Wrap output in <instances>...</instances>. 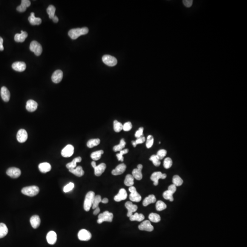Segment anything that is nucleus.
<instances>
[{"label": "nucleus", "instance_id": "f257e3e1", "mask_svg": "<svg viewBox=\"0 0 247 247\" xmlns=\"http://www.w3.org/2000/svg\"><path fill=\"white\" fill-rule=\"evenodd\" d=\"M89 30L87 27L71 29L69 31L68 35L72 39H76L79 37L88 33Z\"/></svg>", "mask_w": 247, "mask_h": 247}, {"label": "nucleus", "instance_id": "f03ea898", "mask_svg": "<svg viewBox=\"0 0 247 247\" xmlns=\"http://www.w3.org/2000/svg\"><path fill=\"white\" fill-rule=\"evenodd\" d=\"M95 193L93 191L88 192L86 194L84 202V209L85 211H88L92 207L94 199L95 198Z\"/></svg>", "mask_w": 247, "mask_h": 247}, {"label": "nucleus", "instance_id": "7ed1b4c3", "mask_svg": "<svg viewBox=\"0 0 247 247\" xmlns=\"http://www.w3.org/2000/svg\"><path fill=\"white\" fill-rule=\"evenodd\" d=\"M22 193L28 197H33L38 194L39 188L37 186L33 185L26 187L22 188Z\"/></svg>", "mask_w": 247, "mask_h": 247}, {"label": "nucleus", "instance_id": "20e7f679", "mask_svg": "<svg viewBox=\"0 0 247 247\" xmlns=\"http://www.w3.org/2000/svg\"><path fill=\"white\" fill-rule=\"evenodd\" d=\"M113 217V215L112 213L108 211H104L98 216L97 223L99 224H101L104 222H112Z\"/></svg>", "mask_w": 247, "mask_h": 247}, {"label": "nucleus", "instance_id": "39448f33", "mask_svg": "<svg viewBox=\"0 0 247 247\" xmlns=\"http://www.w3.org/2000/svg\"><path fill=\"white\" fill-rule=\"evenodd\" d=\"M129 191L131 192L130 194V200L133 202H139L142 200V197L141 195L137 192L136 188L134 186L130 187L129 188Z\"/></svg>", "mask_w": 247, "mask_h": 247}, {"label": "nucleus", "instance_id": "423d86ee", "mask_svg": "<svg viewBox=\"0 0 247 247\" xmlns=\"http://www.w3.org/2000/svg\"><path fill=\"white\" fill-rule=\"evenodd\" d=\"M91 165L94 169V174L97 176H100L105 172L106 168V165L105 163H102L97 166L94 161L91 162Z\"/></svg>", "mask_w": 247, "mask_h": 247}, {"label": "nucleus", "instance_id": "0eeeda50", "mask_svg": "<svg viewBox=\"0 0 247 247\" xmlns=\"http://www.w3.org/2000/svg\"><path fill=\"white\" fill-rule=\"evenodd\" d=\"M30 50L34 52L36 56H39L42 53V47L41 45L36 41H33L30 45Z\"/></svg>", "mask_w": 247, "mask_h": 247}, {"label": "nucleus", "instance_id": "6e6552de", "mask_svg": "<svg viewBox=\"0 0 247 247\" xmlns=\"http://www.w3.org/2000/svg\"><path fill=\"white\" fill-rule=\"evenodd\" d=\"M103 62L105 64L110 67H113L117 64V60L114 57L110 55H105L102 58Z\"/></svg>", "mask_w": 247, "mask_h": 247}, {"label": "nucleus", "instance_id": "1a4fd4ad", "mask_svg": "<svg viewBox=\"0 0 247 247\" xmlns=\"http://www.w3.org/2000/svg\"><path fill=\"white\" fill-rule=\"evenodd\" d=\"M78 237L80 240L87 241L91 239L92 234L88 231L82 229L78 232Z\"/></svg>", "mask_w": 247, "mask_h": 247}, {"label": "nucleus", "instance_id": "9d476101", "mask_svg": "<svg viewBox=\"0 0 247 247\" xmlns=\"http://www.w3.org/2000/svg\"><path fill=\"white\" fill-rule=\"evenodd\" d=\"M166 177V174H162L161 172H156L151 174V180L152 181H154V185L157 186L158 185V180L159 179H165Z\"/></svg>", "mask_w": 247, "mask_h": 247}, {"label": "nucleus", "instance_id": "9b49d317", "mask_svg": "<svg viewBox=\"0 0 247 247\" xmlns=\"http://www.w3.org/2000/svg\"><path fill=\"white\" fill-rule=\"evenodd\" d=\"M6 173H7V175L10 176L11 178L16 179L20 176L21 171L19 168H15V167H12V168H8L7 170Z\"/></svg>", "mask_w": 247, "mask_h": 247}, {"label": "nucleus", "instance_id": "f8f14e48", "mask_svg": "<svg viewBox=\"0 0 247 247\" xmlns=\"http://www.w3.org/2000/svg\"><path fill=\"white\" fill-rule=\"evenodd\" d=\"M74 148L71 145H67L62 150L61 154L64 157H69L73 154Z\"/></svg>", "mask_w": 247, "mask_h": 247}, {"label": "nucleus", "instance_id": "ddd939ff", "mask_svg": "<svg viewBox=\"0 0 247 247\" xmlns=\"http://www.w3.org/2000/svg\"><path fill=\"white\" fill-rule=\"evenodd\" d=\"M138 228L140 230L148 231H151L154 230V227L148 220H146L141 223L138 226Z\"/></svg>", "mask_w": 247, "mask_h": 247}, {"label": "nucleus", "instance_id": "4468645a", "mask_svg": "<svg viewBox=\"0 0 247 247\" xmlns=\"http://www.w3.org/2000/svg\"><path fill=\"white\" fill-rule=\"evenodd\" d=\"M27 132L24 129H20L19 130L17 135V139L18 142L20 143H24L27 141Z\"/></svg>", "mask_w": 247, "mask_h": 247}, {"label": "nucleus", "instance_id": "2eb2a0df", "mask_svg": "<svg viewBox=\"0 0 247 247\" xmlns=\"http://www.w3.org/2000/svg\"><path fill=\"white\" fill-rule=\"evenodd\" d=\"M125 206L126 209L128 210L127 217H130L131 215H133L134 212H136L138 209L137 206L136 205L132 204L131 201H127L125 203Z\"/></svg>", "mask_w": 247, "mask_h": 247}, {"label": "nucleus", "instance_id": "dca6fc26", "mask_svg": "<svg viewBox=\"0 0 247 247\" xmlns=\"http://www.w3.org/2000/svg\"><path fill=\"white\" fill-rule=\"evenodd\" d=\"M63 76V73L62 70H57L53 73L51 77L52 82L55 83H58L62 81Z\"/></svg>", "mask_w": 247, "mask_h": 247}, {"label": "nucleus", "instance_id": "f3484780", "mask_svg": "<svg viewBox=\"0 0 247 247\" xmlns=\"http://www.w3.org/2000/svg\"><path fill=\"white\" fill-rule=\"evenodd\" d=\"M143 166L142 164H138L137 165V168H135L132 171V176L134 179L138 180H140L142 179V169Z\"/></svg>", "mask_w": 247, "mask_h": 247}, {"label": "nucleus", "instance_id": "a211bd4d", "mask_svg": "<svg viewBox=\"0 0 247 247\" xmlns=\"http://www.w3.org/2000/svg\"><path fill=\"white\" fill-rule=\"evenodd\" d=\"M12 68L16 71L22 72L25 70L26 68V65L24 62H15L12 65Z\"/></svg>", "mask_w": 247, "mask_h": 247}, {"label": "nucleus", "instance_id": "6ab92c4d", "mask_svg": "<svg viewBox=\"0 0 247 247\" xmlns=\"http://www.w3.org/2000/svg\"><path fill=\"white\" fill-rule=\"evenodd\" d=\"M126 166L124 163H121L118 165L117 167L115 168V169H113L112 171V174L113 175H121L122 174L125 172L126 170Z\"/></svg>", "mask_w": 247, "mask_h": 247}, {"label": "nucleus", "instance_id": "aec40b11", "mask_svg": "<svg viewBox=\"0 0 247 247\" xmlns=\"http://www.w3.org/2000/svg\"><path fill=\"white\" fill-rule=\"evenodd\" d=\"M127 197V193L126 190L124 188H121L118 194L115 195L114 200L116 202H120L122 200H125Z\"/></svg>", "mask_w": 247, "mask_h": 247}, {"label": "nucleus", "instance_id": "412c9836", "mask_svg": "<svg viewBox=\"0 0 247 247\" xmlns=\"http://www.w3.org/2000/svg\"><path fill=\"white\" fill-rule=\"evenodd\" d=\"M38 108V104L33 100H29L27 102L26 108L28 111L33 112L35 111Z\"/></svg>", "mask_w": 247, "mask_h": 247}, {"label": "nucleus", "instance_id": "4be33fe9", "mask_svg": "<svg viewBox=\"0 0 247 247\" xmlns=\"http://www.w3.org/2000/svg\"><path fill=\"white\" fill-rule=\"evenodd\" d=\"M47 242L51 245H54L57 240V234L56 232L53 231H49L46 236Z\"/></svg>", "mask_w": 247, "mask_h": 247}, {"label": "nucleus", "instance_id": "5701e85b", "mask_svg": "<svg viewBox=\"0 0 247 247\" xmlns=\"http://www.w3.org/2000/svg\"><path fill=\"white\" fill-rule=\"evenodd\" d=\"M1 96L3 100L6 102L9 101L10 98V93L6 87H2L1 90Z\"/></svg>", "mask_w": 247, "mask_h": 247}, {"label": "nucleus", "instance_id": "b1692460", "mask_svg": "<svg viewBox=\"0 0 247 247\" xmlns=\"http://www.w3.org/2000/svg\"><path fill=\"white\" fill-rule=\"evenodd\" d=\"M31 225L32 227L34 229L37 228L40 226V217L37 215H34L31 217L30 220Z\"/></svg>", "mask_w": 247, "mask_h": 247}, {"label": "nucleus", "instance_id": "393cba45", "mask_svg": "<svg viewBox=\"0 0 247 247\" xmlns=\"http://www.w3.org/2000/svg\"><path fill=\"white\" fill-rule=\"evenodd\" d=\"M31 5V2L29 0H22L21 4L17 7V10L21 13L25 12L27 8L30 7Z\"/></svg>", "mask_w": 247, "mask_h": 247}, {"label": "nucleus", "instance_id": "a878e982", "mask_svg": "<svg viewBox=\"0 0 247 247\" xmlns=\"http://www.w3.org/2000/svg\"><path fill=\"white\" fill-rule=\"evenodd\" d=\"M28 34L26 32L21 31V33H17L14 36V40L17 42H23L27 37Z\"/></svg>", "mask_w": 247, "mask_h": 247}, {"label": "nucleus", "instance_id": "bb28decb", "mask_svg": "<svg viewBox=\"0 0 247 247\" xmlns=\"http://www.w3.org/2000/svg\"><path fill=\"white\" fill-rule=\"evenodd\" d=\"M30 24L33 25H39L42 22V20L40 18H36L33 13H31L30 16L28 19Z\"/></svg>", "mask_w": 247, "mask_h": 247}, {"label": "nucleus", "instance_id": "cd10ccee", "mask_svg": "<svg viewBox=\"0 0 247 247\" xmlns=\"http://www.w3.org/2000/svg\"><path fill=\"white\" fill-rule=\"evenodd\" d=\"M39 169L42 173H46L50 172L51 169V166L48 162H43L39 165Z\"/></svg>", "mask_w": 247, "mask_h": 247}, {"label": "nucleus", "instance_id": "c85d7f7f", "mask_svg": "<svg viewBox=\"0 0 247 247\" xmlns=\"http://www.w3.org/2000/svg\"><path fill=\"white\" fill-rule=\"evenodd\" d=\"M69 172L74 174L77 177H80L83 176L84 174V171L81 166H78L73 169H69Z\"/></svg>", "mask_w": 247, "mask_h": 247}, {"label": "nucleus", "instance_id": "c756f323", "mask_svg": "<svg viewBox=\"0 0 247 247\" xmlns=\"http://www.w3.org/2000/svg\"><path fill=\"white\" fill-rule=\"evenodd\" d=\"M156 201V198L155 195L154 194H151L144 200L143 201V205L144 206H147L151 204L155 203Z\"/></svg>", "mask_w": 247, "mask_h": 247}, {"label": "nucleus", "instance_id": "7c9ffc66", "mask_svg": "<svg viewBox=\"0 0 247 247\" xmlns=\"http://www.w3.org/2000/svg\"><path fill=\"white\" fill-rule=\"evenodd\" d=\"M81 157H78L74 158L71 162L68 163L66 165V167H67V168L69 169H73V168H76V163H77V162H81Z\"/></svg>", "mask_w": 247, "mask_h": 247}, {"label": "nucleus", "instance_id": "2f4dec72", "mask_svg": "<svg viewBox=\"0 0 247 247\" xmlns=\"http://www.w3.org/2000/svg\"><path fill=\"white\" fill-rule=\"evenodd\" d=\"M130 220L131 221H138L142 222L145 219V217L142 214L135 213L130 217Z\"/></svg>", "mask_w": 247, "mask_h": 247}, {"label": "nucleus", "instance_id": "473e14b6", "mask_svg": "<svg viewBox=\"0 0 247 247\" xmlns=\"http://www.w3.org/2000/svg\"><path fill=\"white\" fill-rule=\"evenodd\" d=\"M8 229L6 225L3 223H0V238H2L8 234Z\"/></svg>", "mask_w": 247, "mask_h": 247}, {"label": "nucleus", "instance_id": "72a5a7b5", "mask_svg": "<svg viewBox=\"0 0 247 247\" xmlns=\"http://www.w3.org/2000/svg\"><path fill=\"white\" fill-rule=\"evenodd\" d=\"M134 178L131 174H127L125 177L124 184L127 186H132L134 184Z\"/></svg>", "mask_w": 247, "mask_h": 247}, {"label": "nucleus", "instance_id": "f704fd0d", "mask_svg": "<svg viewBox=\"0 0 247 247\" xmlns=\"http://www.w3.org/2000/svg\"><path fill=\"white\" fill-rule=\"evenodd\" d=\"M100 143V140L99 139H90V140L88 142H87V147L90 148H93L95 146H97Z\"/></svg>", "mask_w": 247, "mask_h": 247}, {"label": "nucleus", "instance_id": "c9c22d12", "mask_svg": "<svg viewBox=\"0 0 247 247\" xmlns=\"http://www.w3.org/2000/svg\"><path fill=\"white\" fill-rule=\"evenodd\" d=\"M104 151L99 150L93 152L91 155V157L94 161L99 160L101 157L102 155L104 154Z\"/></svg>", "mask_w": 247, "mask_h": 247}, {"label": "nucleus", "instance_id": "e433bc0d", "mask_svg": "<svg viewBox=\"0 0 247 247\" xmlns=\"http://www.w3.org/2000/svg\"><path fill=\"white\" fill-rule=\"evenodd\" d=\"M126 142L124 139H122L120 141L119 144L116 145L113 148V151L117 152V151H120L123 150L125 147Z\"/></svg>", "mask_w": 247, "mask_h": 247}, {"label": "nucleus", "instance_id": "4c0bfd02", "mask_svg": "<svg viewBox=\"0 0 247 247\" xmlns=\"http://www.w3.org/2000/svg\"><path fill=\"white\" fill-rule=\"evenodd\" d=\"M149 219L153 223H157L161 221L160 216L156 213H151L149 215Z\"/></svg>", "mask_w": 247, "mask_h": 247}, {"label": "nucleus", "instance_id": "58836bf2", "mask_svg": "<svg viewBox=\"0 0 247 247\" xmlns=\"http://www.w3.org/2000/svg\"><path fill=\"white\" fill-rule=\"evenodd\" d=\"M56 7L53 5H50L47 9V13L50 19H53L55 16Z\"/></svg>", "mask_w": 247, "mask_h": 247}, {"label": "nucleus", "instance_id": "ea45409f", "mask_svg": "<svg viewBox=\"0 0 247 247\" xmlns=\"http://www.w3.org/2000/svg\"><path fill=\"white\" fill-rule=\"evenodd\" d=\"M123 125L122 123L118 122L117 120L113 121V129L116 132H119L123 130Z\"/></svg>", "mask_w": 247, "mask_h": 247}, {"label": "nucleus", "instance_id": "a19ab883", "mask_svg": "<svg viewBox=\"0 0 247 247\" xmlns=\"http://www.w3.org/2000/svg\"><path fill=\"white\" fill-rule=\"evenodd\" d=\"M156 210L158 211H162L167 208V205L163 201L161 200H158L157 202L156 205Z\"/></svg>", "mask_w": 247, "mask_h": 247}, {"label": "nucleus", "instance_id": "79ce46f5", "mask_svg": "<svg viewBox=\"0 0 247 247\" xmlns=\"http://www.w3.org/2000/svg\"><path fill=\"white\" fill-rule=\"evenodd\" d=\"M173 184L176 186H180L183 183V180L180 176L178 175H174L173 179Z\"/></svg>", "mask_w": 247, "mask_h": 247}, {"label": "nucleus", "instance_id": "37998d69", "mask_svg": "<svg viewBox=\"0 0 247 247\" xmlns=\"http://www.w3.org/2000/svg\"><path fill=\"white\" fill-rule=\"evenodd\" d=\"M149 159L156 167H158L160 165V161L157 155H153L151 156Z\"/></svg>", "mask_w": 247, "mask_h": 247}, {"label": "nucleus", "instance_id": "c03bdc74", "mask_svg": "<svg viewBox=\"0 0 247 247\" xmlns=\"http://www.w3.org/2000/svg\"><path fill=\"white\" fill-rule=\"evenodd\" d=\"M101 202L102 198L100 195H97L95 196L93 202V205H92V208L94 210L97 207H99V203Z\"/></svg>", "mask_w": 247, "mask_h": 247}, {"label": "nucleus", "instance_id": "a18cd8bd", "mask_svg": "<svg viewBox=\"0 0 247 247\" xmlns=\"http://www.w3.org/2000/svg\"><path fill=\"white\" fill-rule=\"evenodd\" d=\"M173 193L171 192L170 191H165L163 193V197L165 200H168L170 201H173L174 200V197H173Z\"/></svg>", "mask_w": 247, "mask_h": 247}, {"label": "nucleus", "instance_id": "49530a36", "mask_svg": "<svg viewBox=\"0 0 247 247\" xmlns=\"http://www.w3.org/2000/svg\"><path fill=\"white\" fill-rule=\"evenodd\" d=\"M173 165V161L172 159L169 157H167L164 160L163 162V166L166 169H168L172 167Z\"/></svg>", "mask_w": 247, "mask_h": 247}, {"label": "nucleus", "instance_id": "de8ad7c7", "mask_svg": "<svg viewBox=\"0 0 247 247\" xmlns=\"http://www.w3.org/2000/svg\"><path fill=\"white\" fill-rule=\"evenodd\" d=\"M128 151H129V150L128 149H125L120 151V153L116 154V157H117L118 160L119 161H124V157H123V155L125 154H127Z\"/></svg>", "mask_w": 247, "mask_h": 247}, {"label": "nucleus", "instance_id": "09e8293b", "mask_svg": "<svg viewBox=\"0 0 247 247\" xmlns=\"http://www.w3.org/2000/svg\"><path fill=\"white\" fill-rule=\"evenodd\" d=\"M154 137L151 135H149L148 136L147 138V142H146V147L148 148H150L152 147V145L154 144Z\"/></svg>", "mask_w": 247, "mask_h": 247}, {"label": "nucleus", "instance_id": "8fccbe9b", "mask_svg": "<svg viewBox=\"0 0 247 247\" xmlns=\"http://www.w3.org/2000/svg\"><path fill=\"white\" fill-rule=\"evenodd\" d=\"M74 188V184L72 182H70L64 187L63 191L65 193L68 192L72 191Z\"/></svg>", "mask_w": 247, "mask_h": 247}, {"label": "nucleus", "instance_id": "3c124183", "mask_svg": "<svg viewBox=\"0 0 247 247\" xmlns=\"http://www.w3.org/2000/svg\"><path fill=\"white\" fill-rule=\"evenodd\" d=\"M167 151L164 149H161L157 151V155L158 157V158L160 160H162L163 159L166 155H167Z\"/></svg>", "mask_w": 247, "mask_h": 247}, {"label": "nucleus", "instance_id": "603ef678", "mask_svg": "<svg viewBox=\"0 0 247 247\" xmlns=\"http://www.w3.org/2000/svg\"><path fill=\"white\" fill-rule=\"evenodd\" d=\"M132 128V124L131 122H127L123 125V130L125 131H129Z\"/></svg>", "mask_w": 247, "mask_h": 247}, {"label": "nucleus", "instance_id": "864d4df0", "mask_svg": "<svg viewBox=\"0 0 247 247\" xmlns=\"http://www.w3.org/2000/svg\"><path fill=\"white\" fill-rule=\"evenodd\" d=\"M143 127H141L135 133V136L137 138L142 137L143 136Z\"/></svg>", "mask_w": 247, "mask_h": 247}, {"label": "nucleus", "instance_id": "5fc2aeb1", "mask_svg": "<svg viewBox=\"0 0 247 247\" xmlns=\"http://www.w3.org/2000/svg\"><path fill=\"white\" fill-rule=\"evenodd\" d=\"M192 0H184L183 1V3L184 5L187 7H191L193 4Z\"/></svg>", "mask_w": 247, "mask_h": 247}, {"label": "nucleus", "instance_id": "6e6d98bb", "mask_svg": "<svg viewBox=\"0 0 247 247\" xmlns=\"http://www.w3.org/2000/svg\"><path fill=\"white\" fill-rule=\"evenodd\" d=\"M145 140H146L145 137L144 136H142L137 138L136 140L135 141V142H136V145L140 144H142L144 142H145Z\"/></svg>", "mask_w": 247, "mask_h": 247}, {"label": "nucleus", "instance_id": "4d7b16f0", "mask_svg": "<svg viewBox=\"0 0 247 247\" xmlns=\"http://www.w3.org/2000/svg\"><path fill=\"white\" fill-rule=\"evenodd\" d=\"M176 190H177V188H176V186L174 185V184L170 185L168 188V191H170L171 192L173 193V194L174 193L176 192Z\"/></svg>", "mask_w": 247, "mask_h": 247}, {"label": "nucleus", "instance_id": "13d9d810", "mask_svg": "<svg viewBox=\"0 0 247 247\" xmlns=\"http://www.w3.org/2000/svg\"><path fill=\"white\" fill-rule=\"evenodd\" d=\"M3 39L1 37H0V51H3L4 50V47L3 45Z\"/></svg>", "mask_w": 247, "mask_h": 247}, {"label": "nucleus", "instance_id": "bf43d9fd", "mask_svg": "<svg viewBox=\"0 0 247 247\" xmlns=\"http://www.w3.org/2000/svg\"><path fill=\"white\" fill-rule=\"evenodd\" d=\"M100 211V209L99 207H97L96 209H94V211H93V214L94 215H98V214L99 213Z\"/></svg>", "mask_w": 247, "mask_h": 247}, {"label": "nucleus", "instance_id": "052dcab7", "mask_svg": "<svg viewBox=\"0 0 247 247\" xmlns=\"http://www.w3.org/2000/svg\"><path fill=\"white\" fill-rule=\"evenodd\" d=\"M52 19H53V22L55 23H58V21H59V19H58V17H57L56 16H54V18H53Z\"/></svg>", "mask_w": 247, "mask_h": 247}, {"label": "nucleus", "instance_id": "680f3d73", "mask_svg": "<svg viewBox=\"0 0 247 247\" xmlns=\"http://www.w3.org/2000/svg\"><path fill=\"white\" fill-rule=\"evenodd\" d=\"M108 199L106 198H105L103 199L102 200L101 202H102L103 203H104V204H107V203H108Z\"/></svg>", "mask_w": 247, "mask_h": 247}, {"label": "nucleus", "instance_id": "e2e57ef3", "mask_svg": "<svg viewBox=\"0 0 247 247\" xmlns=\"http://www.w3.org/2000/svg\"><path fill=\"white\" fill-rule=\"evenodd\" d=\"M132 145H133V147H134V148H136V147L137 145L136 144L135 141H132Z\"/></svg>", "mask_w": 247, "mask_h": 247}]
</instances>
